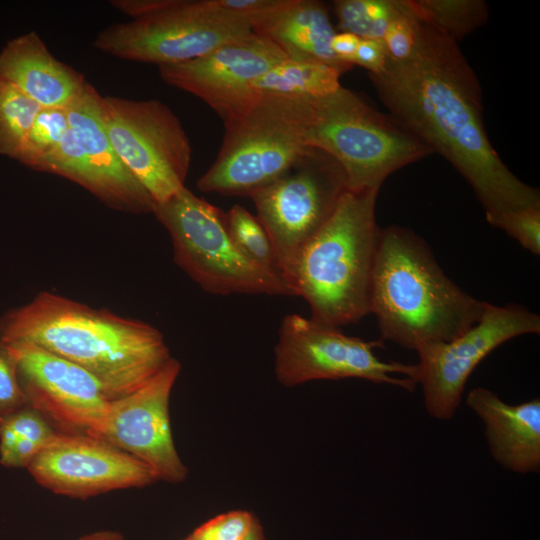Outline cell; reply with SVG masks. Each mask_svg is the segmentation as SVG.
<instances>
[{
  "instance_id": "obj_1",
  "label": "cell",
  "mask_w": 540,
  "mask_h": 540,
  "mask_svg": "<svg viewBox=\"0 0 540 540\" xmlns=\"http://www.w3.org/2000/svg\"><path fill=\"white\" fill-rule=\"evenodd\" d=\"M368 76L390 115L469 183L486 217L540 206L539 190L518 179L490 143L480 82L456 42L421 22L413 54L388 58Z\"/></svg>"
},
{
  "instance_id": "obj_2",
  "label": "cell",
  "mask_w": 540,
  "mask_h": 540,
  "mask_svg": "<svg viewBox=\"0 0 540 540\" xmlns=\"http://www.w3.org/2000/svg\"><path fill=\"white\" fill-rule=\"evenodd\" d=\"M0 340L31 343L77 364L111 400L138 389L171 358L152 325L46 291L0 319Z\"/></svg>"
},
{
  "instance_id": "obj_3",
  "label": "cell",
  "mask_w": 540,
  "mask_h": 540,
  "mask_svg": "<svg viewBox=\"0 0 540 540\" xmlns=\"http://www.w3.org/2000/svg\"><path fill=\"white\" fill-rule=\"evenodd\" d=\"M485 304L445 275L414 232L395 225L381 228L370 313L377 318L382 341L411 350L450 341L480 320Z\"/></svg>"
},
{
  "instance_id": "obj_4",
  "label": "cell",
  "mask_w": 540,
  "mask_h": 540,
  "mask_svg": "<svg viewBox=\"0 0 540 540\" xmlns=\"http://www.w3.org/2000/svg\"><path fill=\"white\" fill-rule=\"evenodd\" d=\"M379 190H347L298 255L286 282L311 308V319L339 328L370 313L372 273L381 228Z\"/></svg>"
},
{
  "instance_id": "obj_5",
  "label": "cell",
  "mask_w": 540,
  "mask_h": 540,
  "mask_svg": "<svg viewBox=\"0 0 540 540\" xmlns=\"http://www.w3.org/2000/svg\"><path fill=\"white\" fill-rule=\"evenodd\" d=\"M302 135L308 147L339 163L353 191L379 190L390 174L433 153L394 117L342 85L306 99Z\"/></svg>"
},
{
  "instance_id": "obj_6",
  "label": "cell",
  "mask_w": 540,
  "mask_h": 540,
  "mask_svg": "<svg viewBox=\"0 0 540 540\" xmlns=\"http://www.w3.org/2000/svg\"><path fill=\"white\" fill-rule=\"evenodd\" d=\"M111 4L133 20L105 28L93 46L125 60L178 64L253 32L249 18L224 9L219 0H116Z\"/></svg>"
},
{
  "instance_id": "obj_7",
  "label": "cell",
  "mask_w": 540,
  "mask_h": 540,
  "mask_svg": "<svg viewBox=\"0 0 540 540\" xmlns=\"http://www.w3.org/2000/svg\"><path fill=\"white\" fill-rule=\"evenodd\" d=\"M306 99L260 97L223 116L220 150L197 188L249 197L288 170L310 148L302 135Z\"/></svg>"
},
{
  "instance_id": "obj_8",
  "label": "cell",
  "mask_w": 540,
  "mask_h": 540,
  "mask_svg": "<svg viewBox=\"0 0 540 540\" xmlns=\"http://www.w3.org/2000/svg\"><path fill=\"white\" fill-rule=\"evenodd\" d=\"M152 213L171 237L176 264L205 291L295 296L280 273L257 264L239 248L225 213L188 188L155 203Z\"/></svg>"
},
{
  "instance_id": "obj_9",
  "label": "cell",
  "mask_w": 540,
  "mask_h": 540,
  "mask_svg": "<svg viewBox=\"0 0 540 540\" xmlns=\"http://www.w3.org/2000/svg\"><path fill=\"white\" fill-rule=\"evenodd\" d=\"M347 190L339 163L310 147L278 178L250 194L285 281L302 249L327 222Z\"/></svg>"
},
{
  "instance_id": "obj_10",
  "label": "cell",
  "mask_w": 540,
  "mask_h": 540,
  "mask_svg": "<svg viewBox=\"0 0 540 540\" xmlns=\"http://www.w3.org/2000/svg\"><path fill=\"white\" fill-rule=\"evenodd\" d=\"M99 110L116 154L155 203L185 187L192 149L168 106L158 100L100 96Z\"/></svg>"
},
{
  "instance_id": "obj_11",
  "label": "cell",
  "mask_w": 540,
  "mask_h": 540,
  "mask_svg": "<svg viewBox=\"0 0 540 540\" xmlns=\"http://www.w3.org/2000/svg\"><path fill=\"white\" fill-rule=\"evenodd\" d=\"M383 341H365L311 318L290 314L283 318L275 347V375L284 386L313 380L360 378L412 392L417 364L383 361L374 350Z\"/></svg>"
},
{
  "instance_id": "obj_12",
  "label": "cell",
  "mask_w": 540,
  "mask_h": 540,
  "mask_svg": "<svg viewBox=\"0 0 540 540\" xmlns=\"http://www.w3.org/2000/svg\"><path fill=\"white\" fill-rule=\"evenodd\" d=\"M100 96L88 83L66 106L69 129L64 139L33 169L67 178L114 209L152 213L154 200L110 143L100 117Z\"/></svg>"
},
{
  "instance_id": "obj_13",
  "label": "cell",
  "mask_w": 540,
  "mask_h": 540,
  "mask_svg": "<svg viewBox=\"0 0 540 540\" xmlns=\"http://www.w3.org/2000/svg\"><path fill=\"white\" fill-rule=\"evenodd\" d=\"M540 317L519 304H485L480 320L447 342L419 346L417 382L427 413L438 420L452 418L466 382L477 365L498 346L519 335L539 334Z\"/></svg>"
},
{
  "instance_id": "obj_14",
  "label": "cell",
  "mask_w": 540,
  "mask_h": 540,
  "mask_svg": "<svg viewBox=\"0 0 540 540\" xmlns=\"http://www.w3.org/2000/svg\"><path fill=\"white\" fill-rule=\"evenodd\" d=\"M181 364L170 360L132 393L111 400L108 411L89 436L101 439L148 465L158 480L182 482L188 470L173 441L169 400Z\"/></svg>"
},
{
  "instance_id": "obj_15",
  "label": "cell",
  "mask_w": 540,
  "mask_h": 540,
  "mask_svg": "<svg viewBox=\"0 0 540 540\" xmlns=\"http://www.w3.org/2000/svg\"><path fill=\"white\" fill-rule=\"evenodd\" d=\"M9 344L17 358L19 383L28 405L61 433H93L111 402L100 381L77 364L37 345Z\"/></svg>"
},
{
  "instance_id": "obj_16",
  "label": "cell",
  "mask_w": 540,
  "mask_h": 540,
  "mask_svg": "<svg viewBox=\"0 0 540 540\" xmlns=\"http://www.w3.org/2000/svg\"><path fill=\"white\" fill-rule=\"evenodd\" d=\"M27 468L44 488L82 499L158 480L139 459L86 434L59 432Z\"/></svg>"
},
{
  "instance_id": "obj_17",
  "label": "cell",
  "mask_w": 540,
  "mask_h": 540,
  "mask_svg": "<svg viewBox=\"0 0 540 540\" xmlns=\"http://www.w3.org/2000/svg\"><path fill=\"white\" fill-rule=\"evenodd\" d=\"M287 58L274 43L252 32L201 57L158 67L167 84L197 96L221 118L242 103L250 81Z\"/></svg>"
},
{
  "instance_id": "obj_18",
  "label": "cell",
  "mask_w": 540,
  "mask_h": 540,
  "mask_svg": "<svg viewBox=\"0 0 540 540\" xmlns=\"http://www.w3.org/2000/svg\"><path fill=\"white\" fill-rule=\"evenodd\" d=\"M466 403L482 420L494 460L519 473L540 470V400L511 405L483 387L469 391Z\"/></svg>"
},
{
  "instance_id": "obj_19",
  "label": "cell",
  "mask_w": 540,
  "mask_h": 540,
  "mask_svg": "<svg viewBox=\"0 0 540 540\" xmlns=\"http://www.w3.org/2000/svg\"><path fill=\"white\" fill-rule=\"evenodd\" d=\"M0 82L15 86L43 108L68 106L88 84L34 31L11 39L0 51Z\"/></svg>"
},
{
  "instance_id": "obj_20",
  "label": "cell",
  "mask_w": 540,
  "mask_h": 540,
  "mask_svg": "<svg viewBox=\"0 0 540 540\" xmlns=\"http://www.w3.org/2000/svg\"><path fill=\"white\" fill-rule=\"evenodd\" d=\"M252 31L294 60H311L342 73L353 66L339 61L330 44L336 33L324 3L316 0H271L250 18Z\"/></svg>"
},
{
  "instance_id": "obj_21",
  "label": "cell",
  "mask_w": 540,
  "mask_h": 540,
  "mask_svg": "<svg viewBox=\"0 0 540 540\" xmlns=\"http://www.w3.org/2000/svg\"><path fill=\"white\" fill-rule=\"evenodd\" d=\"M342 74L340 70L322 62L287 58L272 66L260 77L250 81L246 95L237 108L253 99L266 96L323 97L341 86Z\"/></svg>"
},
{
  "instance_id": "obj_22",
  "label": "cell",
  "mask_w": 540,
  "mask_h": 540,
  "mask_svg": "<svg viewBox=\"0 0 540 540\" xmlns=\"http://www.w3.org/2000/svg\"><path fill=\"white\" fill-rule=\"evenodd\" d=\"M58 433L40 412L29 405L0 416L1 464L28 467Z\"/></svg>"
},
{
  "instance_id": "obj_23",
  "label": "cell",
  "mask_w": 540,
  "mask_h": 540,
  "mask_svg": "<svg viewBox=\"0 0 540 540\" xmlns=\"http://www.w3.org/2000/svg\"><path fill=\"white\" fill-rule=\"evenodd\" d=\"M414 16L448 39L458 42L488 19L482 0H404Z\"/></svg>"
},
{
  "instance_id": "obj_24",
  "label": "cell",
  "mask_w": 540,
  "mask_h": 540,
  "mask_svg": "<svg viewBox=\"0 0 540 540\" xmlns=\"http://www.w3.org/2000/svg\"><path fill=\"white\" fill-rule=\"evenodd\" d=\"M42 108L15 86L0 82L1 155L17 160Z\"/></svg>"
},
{
  "instance_id": "obj_25",
  "label": "cell",
  "mask_w": 540,
  "mask_h": 540,
  "mask_svg": "<svg viewBox=\"0 0 540 540\" xmlns=\"http://www.w3.org/2000/svg\"><path fill=\"white\" fill-rule=\"evenodd\" d=\"M397 9V0H336L333 2L339 32H349L360 39H382Z\"/></svg>"
},
{
  "instance_id": "obj_26",
  "label": "cell",
  "mask_w": 540,
  "mask_h": 540,
  "mask_svg": "<svg viewBox=\"0 0 540 540\" xmlns=\"http://www.w3.org/2000/svg\"><path fill=\"white\" fill-rule=\"evenodd\" d=\"M68 129L66 107L42 108L36 116L17 160L33 169L60 145Z\"/></svg>"
},
{
  "instance_id": "obj_27",
  "label": "cell",
  "mask_w": 540,
  "mask_h": 540,
  "mask_svg": "<svg viewBox=\"0 0 540 540\" xmlns=\"http://www.w3.org/2000/svg\"><path fill=\"white\" fill-rule=\"evenodd\" d=\"M228 231L239 248L257 264L279 272L271 240L257 217L240 205L225 213Z\"/></svg>"
},
{
  "instance_id": "obj_28",
  "label": "cell",
  "mask_w": 540,
  "mask_h": 540,
  "mask_svg": "<svg viewBox=\"0 0 540 540\" xmlns=\"http://www.w3.org/2000/svg\"><path fill=\"white\" fill-rule=\"evenodd\" d=\"M397 1V12L388 23L382 41L391 60L404 61L417 47L421 22L409 10L404 0Z\"/></svg>"
},
{
  "instance_id": "obj_29",
  "label": "cell",
  "mask_w": 540,
  "mask_h": 540,
  "mask_svg": "<svg viewBox=\"0 0 540 540\" xmlns=\"http://www.w3.org/2000/svg\"><path fill=\"white\" fill-rule=\"evenodd\" d=\"M488 223L505 231L524 248L540 253V206L510 210L486 217Z\"/></svg>"
},
{
  "instance_id": "obj_30",
  "label": "cell",
  "mask_w": 540,
  "mask_h": 540,
  "mask_svg": "<svg viewBox=\"0 0 540 540\" xmlns=\"http://www.w3.org/2000/svg\"><path fill=\"white\" fill-rule=\"evenodd\" d=\"M255 516L243 510L220 514L197 527L188 540H244L256 522Z\"/></svg>"
},
{
  "instance_id": "obj_31",
  "label": "cell",
  "mask_w": 540,
  "mask_h": 540,
  "mask_svg": "<svg viewBox=\"0 0 540 540\" xmlns=\"http://www.w3.org/2000/svg\"><path fill=\"white\" fill-rule=\"evenodd\" d=\"M28 405L18 378L17 358L9 343L0 340V416Z\"/></svg>"
},
{
  "instance_id": "obj_32",
  "label": "cell",
  "mask_w": 540,
  "mask_h": 540,
  "mask_svg": "<svg viewBox=\"0 0 540 540\" xmlns=\"http://www.w3.org/2000/svg\"><path fill=\"white\" fill-rule=\"evenodd\" d=\"M388 58L382 39H360L353 65L365 68L368 74H379L385 69Z\"/></svg>"
},
{
  "instance_id": "obj_33",
  "label": "cell",
  "mask_w": 540,
  "mask_h": 540,
  "mask_svg": "<svg viewBox=\"0 0 540 540\" xmlns=\"http://www.w3.org/2000/svg\"><path fill=\"white\" fill-rule=\"evenodd\" d=\"M359 42L360 38L352 33L336 32L332 37L330 47L339 61L353 66Z\"/></svg>"
},
{
  "instance_id": "obj_34",
  "label": "cell",
  "mask_w": 540,
  "mask_h": 540,
  "mask_svg": "<svg viewBox=\"0 0 540 540\" xmlns=\"http://www.w3.org/2000/svg\"><path fill=\"white\" fill-rule=\"evenodd\" d=\"M78 540H124L123 536L115 531H98L80 537Z\"/></svg>"
},
{
  "instance_id": "obj_35",
  "label": "cell",
  "mask_w": 540,
  "mask_h": 540,
  "mask_svg": "<svg viewBox=\"0 0 540 540\" xmlns=\"http://www.w3.org/2000/svg\"><path fill=\"white\" fill-rule=\"evenodd\" d=\"M244 540H266L265 536H264V533H263V529H262L260 523L258 522V520H256V522L253 525L250 533L248 534V536Z\"/></svg>"
},
{
  "instance_id": "obj_36",
  "label": "cell",
  "mask_w": 540,
  "mask_h": 540,
  "mask_svg": "<svg viewBox=\"0 0 540 540\" xmlns=\"http://www.w3.org/2000/svg\"><path fill=\"white\" fill-rule=\"evenodd\" d=\"M184 540H188L187 538H185Z\"/></svg>"
}]
</instances>
